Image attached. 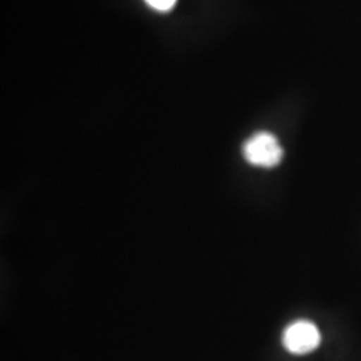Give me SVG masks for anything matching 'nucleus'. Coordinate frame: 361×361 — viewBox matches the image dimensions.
<instances>
[{"instance_id": "f03ea898", "label": "nucleus", "mask_w": 361, "mask_h": 361, "mask_svg": "<svg viewBox=\"0 0 361 361\" xmlns=\"http://www.w3.org/2000/svg\"><path fill=\"white\" fill-rule=\"evenodd\" d=\"M322 335L319 328L307 320L288 325L283 334V345L292 355H307L319 348Z\"/></svg>"}, {"instance_id": "7ed1b4c3", "label": "nucleus", "mask_w": 361, "mask_h": 361, "mask_svg": "<svg viewBox=\"0 0 361 361\" xmlns=\"http://www.w3.org/2000/svg\"><path fill=\"white\" fill-rule=\"evenodd\" d=\"M147 3V6H150L155 11H161V13H166L170 11L177 0H145Z\"/></svg>"}, {"instance_id": "f257e3e1", "label": "nucleus", "mask_w": 361, "mask_h": 361, "mask_svg": "<svg viewBox=\"0 0 361 361\" xmlns=\"http://www.w3.org/2000/svg\"><path fill=\"white\" fill-rule=\"evenodd\" d=\"M243 154L250 165L271 169L281 162L284 150L276 135L269 131H258L244 143Z\"/></svg>"}]
</instances>
